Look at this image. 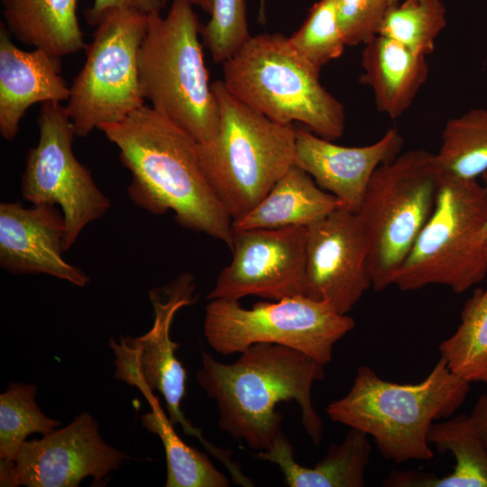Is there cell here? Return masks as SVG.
Returning a JSON list of instances; mask_svg holds the SVG:
<instances>
[{"label":"cell","mask_w":487,"mask_h":487,"mask_svg":"<svg viewBox=\"0 0 487 487\" xmlns=\"http://www.w3.org/2000/svg\"><path fill=\"white\" fill-rule=\"evenodd\" d=\"M98 129L132 175L127 190L135 205L152 215L171 210L182 227L231 249L233 220L205 176L198 142L190 134L146 105Z\"/></svg>","instance_id":"cell-1"},{"label":"cell","mask_w":487,"mask_h":487,"mask_svg":"<svg viewBox=\"0 0 487 487\" xmlns=\"http://www.w3.org/2000/svg\"><path fill=\"white\" fill-rule=\"evenodd\" d=\"M197 381L218 409V427L256 451L267 450L280 431L276 405L294 400L301 422L317 446L323 423L313 407L311 389L325 377V364L296 349L257 343L232 363H223L201 350Z\"/></svg>","instance_id":"cell-2"},{"label":"cell","mask_w":487,"mask_h":487,"mask_svg":"<svg viewBox=\"0 0 487 487\" xmlns=\"http://www.w3.org/2000/svg\"><path fill=\"white\" fill-rule=\"evenodd\" d=\"M470 382L452 372L440 357L418 383L385 381L360 366L348 393L330 402L329 418L371 436L381 455L401 464L434 457L427 441L432 424L448 418L464 402Z\"/></svg>","instance_id":"cell-3"},{"label":"cell","mask_w":487,"mask_h":487,"mask_svg":"<svg viewBox=\"0 0 487 487\" xmlns=\"http://www.w3.org/2000/svg\"><path fill=\"white\" fill-rule=\"evenodd\" d=\"M218 107L215 136L198 142L207 179L235 222L248 214L295 165L297 129L253 109L225 87L212 83Z\"/></svg>","instance_id":"cell-4"},{"label":"cell","mask_w":487,"mask_h":487,"mask_svg":"<svg viewBox=\"0 0 487 487\" xmlns=\"http://www.w3.org/2000/svg\"><path fill=\"white\" fill-rule=\"evenodd\" d=\"M223 65V83L239 100L283 124L301 123L335 141L345 128L343 104L320 83L319 71L280 33L251 36Z\"/></svg>","instance_id":"cell-5"},{"label":"cell","mask_w":487,"mask_h":487,"mask_svg":"<svg viewBox=\"0 0 487 487\" xmlns=\"http://www.w3.org/2000/svg\"><path fill=\"white\" fill-rule=\"evenodd\" d=\"M200 31L193 5L183 0H173L165 16L148 14L139 78L142 96L152 108L198 142H206L216 133L219 115Z\"/></svg>","instance_id":"cell-6"},{"label":"cell","mask_w":487,"mask_h":487,"mask_svg":"<svg viewBox=\"0 0 487 487\" xmlns=\"http://www.w3.org/2000/svg\"><path fill=\"white\" fill-rule=\"evenodd\" d=\"M487 191L478 179L443 173L434 209L394 278L402 291L431 284L456 294L487 276L482 232Z\"/></svg>","instance_id":"cell-7"},{"label":"cell","mask_w":487,"mask_h":487,"mask_svg":"<svg viewBox=\"0 0 487 487\" xmlns=\"http://www.w3.org/2000/svg\"><path fill=\"white\" fill-rule=\"evenodd\" d=\"M443 178L436 153L414 149L376 169L357 215L365 232L372 287L394 278L428 220Z\"/></svg>","instance_id":"cell-8"},{"label":"cell","mask_w":487,"mask_h":487,"mask_svg":"<svg viewBox=\"0 0 487 487\" xmlns=\"http://www.w3.org/2000/svg\"><path fill=\"white\" fill-rule=\"evenodd\" d=\"M354 326V318L338 313L327 301L306 295L261 301L251 308L239 300L216 299L205 309L204 335L223 355L269 343L296 349L326 365L335 344Z\"/></svg>","instance_id":"cell-9"},{"label":"cell","mask_w":487,"mask_h":487,"mask_svg":"<svg viewBox=\"0 0 487 487\" xmlns=\"http://www.w3.org/2000/svg\"><path fill=\"white\" fill-rule=\"evenodd\" d=\"M148 14L115 8L106 12L86 47V61L69 87L65 109L76 136L120 122L144 105L139 52Z\"/></svg>","instance_id":"cell-10"},{"label":"cell","mask_w":487,"mask_h":487,"mask_svg":"<svg viewBox=\"0 0 487 487\" xmlns=\"http://www.w3.org/2000/svg\"><path fill=\"white\" fill-rule=\"evenodd\" d=\"M37 123L39 141L27 154L22 195L32 205L60 207L67 252L88 224L107 212L111 203L73 153L76 133L65 106L58 102L41 104Z\"/></svg>","instance_id":"cell-11"},{"label":"cell","mask_w":487,"mask_h":487,"mask_svg":"<svg viewBox=\"0 0 487 487\" xmlns=\"http://www.w3.org/2000/svg\"><path fill=\"white\" fill-rule=\"evenodd\" d=\"M149 299L154 312L152 328L138 337L121 335L118 341L110 339L115 357L114 378L136 387L148 399L158 391L165 400L170 424H180L187 434L198 437L209 453L217 456L222 449L207 441L180 409L187 372L175 356L180 345L170 338L175 314L198 299L195 278L183 272L165 286L151 289Z\"/></svg>","instance_id":"cell-12"},{"label":"cell","mask_w":487,"mask_h":487,"mask_svg":"<svg viewBox=\"0 0 487 487\" xmlns=\"http://www.w3.org/2000/svg\"><path fill=\"white\" fill-rule=\"evenodd\" d=\"M307 227H233L231 262L219 272L208 293L239 300L257 296L271 300L305 295Z\"/></svg>","instance_id":"cell-13"},{"label":"cell","mask_w":487,"mask_h":487,"mask_svg":"<svg viewBox=\"0 0 487 487\" xmlns=\"http://www.w3.org/2000/svg\"><path fill=\"white\" fill-rule=\"evenodd\" d=\"M369 245L356 212L341 207L307 227L305 295L347 315L372 287Z\"/></svg>","instance_id":"cell-14"},{"label":"cell","mask_w":487,"mask_h":487,"mask_svg":"<svg viewBox=\"0 0 487 487\" xmlns=\"http://www.w3.org/2000/svg\"><path fill=\"white\" fill-rule=\"evenodd\" d=\"M126 458L103 440L92 415L82 412L66 427L24 442L14 461L16 485L78 487L88 476L99 482Z\"/></svg>","instance_id":"cell-15"},{"label":"cell","mask_w":487,"mask_h":487,"mask_svg":"<svg viewBox=\"0 0 487 487\" xmlns=\"http://www.w3.org/2000/svg\"><path fill=\"white\" fill-rule=\"evenodd\" d=\"M66 223L54 205L0 204V265L13 274H46L85 287L90 280L66 262Z\"/></svg>","instance_id":"cell-16"},{"label":"cell","mask_w":487,"mask_h":487,"mask_svg":"<svg viewBox=\"0 0 487 487\" xmlns=\"http://www.w3.org/2000/svg\"><path fill=\"white\" fill-rule=\"evenodd\" d=\"M402 145L395 128L388 129L377 142L359 147L341 146L308 129H297L295 165L346 208L358 212L374 171L397 157Z\"/></svg>","instance_id":"cell-17"},{"label":"cell","mask_w":487,"mask_h":487,"mask_svg":"<svg viewBox=\"0 0 487 487\" xmlns=\"http://www.w3.org/2000/svg\"><path fill=\"white\" fill-rule=\"evenodd\" d=\"M60 58L42 49L17 48L0 25V133L13 141L27 109L37 103L67 101L70 89L60 75Z\"/></svg>","instance_id":"cell-18"},{"label":"cell","mask_w":487,"mask_h":487,"mask_svg":"<svg viewBox=\"0 0 487 487\" xmlns=\"http://www.w3.org/2000/svg\"><path fill=\"white\" fill-rule=\"evenodd\" d=\"M360 81L372 90L379 112L391 119L401 116L425 84L426 57L382 35L363 44Z\"/></svg>","instance_id":"cell-19"},{"label":"cell","mask_w":487,"mask_h":487,"mask_svg":"<svg viewBox=\"0 0 487 487\" xmlns=\"http://www.w3.org/2000/svg\"><path fill=\"white\" fill-rule=\"evenodd\" d=\"M254 455L258 460L277 464L289 487H362L371 444L367 434L351 427L344 441L330 446L314 467H305L295 461L293 447L280 430L267 450Z\"/></svg>","instance_id":"cell-20"},{"label":"cell","mask_w":487,"mask_h":487,"mask_svg":"<svg viewBox=\"0 0 487 487\" xmlns=\"http://www.w3.org/2000/svg\"><path fill=\"white\" fill-rule=\"evenodd\" d=\"M341 207L345 206L337 198L322 189L305 170L293 165L248 214L233 222V227H308Z\"/></svg>","instance_id":"cell-21"},{"label":"cell","mask_w":487,"mask_h":487,"mask_svg":"<svg viewBox=\"0 0 487 487\" xmlns=\"http://www.w3.org/2000/svg\"><path fill=\"white\" fill-rule=\"evenodd\" d=\"M77 5L78 0H2L10 34L60 59L87 47Z\"/></svg>","instance_id":"cell-22"},{"label":"cell","mask_w":487,"mask_h":487,"mask_svg":"<svg viewBox=\"0 0 487 487\" xmlns=\"http://www.w3.org/2000/svg\"><path fill=\"white\" fill-rule=\"evenodd\" d=\"M427 441L438 452H451L455 466L443 477L411 471L409 487H487V453L470 416L434 422Z\"/></svg>","instance_id":"cell-23"},{"label":"cell","mask_w":487,"mask_h":487,"mask_svg":"<svg viewBox=\"0 0 487 487\" xmlns=\"http://www.w3.org/2000/svg\"><path fill=\"white\" fill-rule=\"evenodd\" d=\"M455 332L438 346L450 371L468 382L487 383V284L474 289Z\"/></svg>","instance_id":"cell-24"},{"label":"cell","mask_w":487,"mask_h":487,"mask_svg":"<svg viewBox=\"0 0 487 487\" xmlns=\"http://www.w3.org/2000/svg\"><path fill=\"white\" fill-rule=\"evenodd\" d=\"M152 411L141 418L143 427L157 435L164 446L167 460L166 487H227L228 478L219 472L208 455L185 444L175 433L152 397Z\"/></svg>","instance_id":"cell-25"},{"label":"cell","mask_w":487,"mask_h":487,"mask_svg":"<svg viewBox=\"0 0 487 487\" xmlns=\"http://www.w3.org/2000/svg\"><path fill=\"white\" fill-rule=\"evenodd\" d=\"M436 156L444 174L478 179L487 170V108L449 119Z\"/></svg>","instance_id":"cell-26"},{"label":"cell","mask_w":487,"mask_h":487,"mask_svg":"<svg viewBox=\"0 0 487 487\" xmlns=\"http://www.w3.org/2000/svg\"><path fill=\"white\" fill-rule=\"evenodd\" d=\"M446 14L441 0H403L388 6L379 34L427 57L446 26Z\"/></svg>","instance_id":"cell-27"},{"label":"cell","mask_w":487,"mask_h":487,"mask_svg":"<svg viewBox=\"0 0 487 487\" xmlns=\"http://www.w3.org/2000/svg\"><path fill=\"white\" fill-rule=\"evenodd\" d=\"M33 384L11 382L0 394V460L14 462L29 435L49 434L60 422L45 416L35 401Z\"/></svg>","instance_id":"cell-28"},{"label":"cell","mask_w":487,"mask_h":487,"mask_svg":"<svg viewBox=\"0 0 487 487\" xmlns=\"http://www.w3.org/2000/svg\"><path fill=\"white\" fill-rule=\"evenodd\" d=\"M289 41L301 57L318 69L339 58L347 45L338 23L336 1L315 3Z\"/></svg>","instance_id":"cell-29"},{"label":"cell","mask_w":487,"mask_h":487,"mask_svg":"<svg viewBox=\"0 0 487 487\" xmlns=\"http://www.w3.org/2000/svg\"><path fill=\"white\" fill-rule=\"evenodd\" d=\"M210 18L201 25L203 43L215 62L224 63L252 36L244 0H212Z\"/></svg>","instance_id":"cell-30"},{"label":"cell","mask_w":487,"mask_h":487,"mask_svg":"<svg viewBox=\"0 0 487 487\" xmlns=\"http://www.w3.org/2000/svg\"><path fill=\"white\" fill-rule=\"evenodd\" d=\"M339 26L347 46L364 44L379 34L386 0H335Z\"/></svg>","instance_id":"cell-31"},{"label":"cell","mask_w":487,"mask_h":487,"mask_svg":"<svg viewBox=\"0 0 487 487\" xmlns=\"http://www.w3.org/2000/svg\"><path fill=\"white\" fill-rule=\"evenodd\" d=\"M165 4L163 0H94L93 5L86 11V18L90 25L96 26L111 9L128 8L150 14L161 12Z\"/></svg>","instance_id":"cell-32"},{"label":"cell","mask_w":487,"mask_h":487,"mask_svg":"<svg viewBox=\"0 0 487 487\" xmlns=\"http://www.w3.org/2000/svg\"><path fill=\"white\" fill-rule=\"evenodd\" d=\"M487 453V394L481 395L469 415Z\"/></svg>","instance_id":"cell-33"},{"label":"cell","mask_w":487,"mask_h":487,"mask_svg":"<svg viewBox=\"0 0 487 487\" xmlns=\"http://www.w3.org/2000/svg\"><path fill=\"white\" fill-rule=\"evenodd\" d=\"M163 1L167 3L170 0H163ZM183 1L189 3L193 6L199 7L203 12L207 13L208 14L211 13L212 0H183Z\"/></svg>","instance_id":"cell-34"},{"label":"cell","mask_w":487,"mask_h":487,"mask_svg":"<svg viewBox=\"0 0 487 487\" xmlns=\"http://www.w3.org/2000/svg\"><path fill=\"white\" fill-rule=\"evenodd\" d=\"M481 178L482 180V185L484 186L487 191V170L481 175ZM482 242H483V247H484L485 253L487 254V221L485 223L483 232H482Z\"/></svg>","instance_id":"cell-35"},{"label":"cell","mask_w":487,"mask_h":487,"mask_svg":"<svg viewBox=\"0 0 487 487\" xmlns=\"http://www.w3.org/2000/svg\"><path fill=\"white\" fill-rule=\"evenodd\" d=\"M259 1V20L263 23L266 20L265 14V2L266 0H258Z\"/></svg>","instance_id":"cell-36"},{"label":"cell","mask_w":487,"mask_h":487,"mask_svg":"<svg viewBox=\"0 0 487 487\" xmlns=\"http://www.w3.org/2000/svg\"><path fill=\"white\" fill-rule=\"evenodd\" d=\"M403 0H386V2L388 3V5H393V4H397L399 2H401Z\"/></svg>","instance_id":"cell-37"},{"label":"cell","mask_w":487,"mask_h":487,"mask_svg":"<svg viewBox=\"0 0 487 487\" xmlns=\"http://www.w3.org/2000/svg\"><path fill=\"white\" fill-rule=\"evenodd\" d=\"M487 384V383H486Z\"/></svg>","instance_id":"cell-38"}]
</instances>
